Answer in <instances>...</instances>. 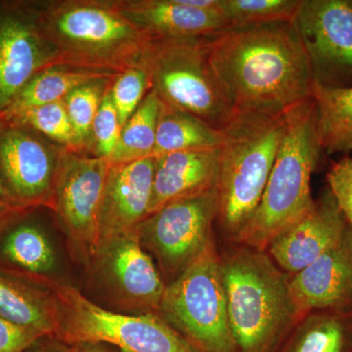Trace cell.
Returning <instances> with one entry per match:
<instances>
[{"label":"cell","mask_w":352,"mask_h":352,"mask_svg":"<svg viewBox=\"0 0 352 352\" xmlns=\"http://www.w3.org/2000/svg\"><path fill=\"white\" fill-rule=\"evenodd\" d=\"M204 46L237 115H281L314 94V69L294 21L228 28Z\"/></svg>","instance_id":"1"},{"label":"cell","mask_w":352,"mask_h":352,"mask_svg":"<svg viewBox=\"0 0 352 352\" xmlns=\"http://www.w3.org/2000/svg\"><path fill=\"white\" fill-rule=\"evenodd\" d=\"M36 6L59 65L111 74L144 66L151 38L127 19L117 0H43Z\"/></svg>","instance_id":"2"},{"label":"cell","mask_w":352,"mask_h":352,"mask_svg":"<svg viewBox=\"0 0 352 352\" xmlns=\"http://www.w3.org/2000/svg\"><path fill=\"white\" fill-rule=\"evenodd\" d=\"M285 131L263 198L235 240L265 252L276 236L312 206L311 176L322 153L314 97L285 113Z\"/></svg>","instance_id":"3"},{"label":"cell","mask_w":352,"mask_h":352,"mask_svg":"<svg viewBox=\"0 0 352 352\" xmlns=\"http://www.w3.org/2000/svg\"><path fill=\"white\" fill-rule=\"evenodd\" d=\"M229 324L239 352H276L300 319L289 279L264 252L243 247L222 258Z\"/></svg>","instance_id":"4"},{"label":"cell","mask_w":352,"mask_h":352,"mask_svg":"<svg viewBox=\"0 0 352 352\" xmlns=\"http://www.w3.org/2000/svg\"><path fill=\"white\" fill-rule=\"evenodd\" d=\"M19 275L48 292L56 309L54 338L67 346L102 342L120 352H198L160 315L111 311L46 275Z\"/></svg>","instance_id":"5"},{"label":"cell","mask_w":352,"mask_h":352,"mask_svg":"<svg viewBox=\"0 0 352 352\" xmlns=\"http://www.w3.org/2000/svg\"><path fill=\"white\" fill-rule=\"evenodd\" d=\"M285 113L237 115L224 129L217 186V220L234 238L251 219L263 198L283 138Z\"/></svg>","instance_id":"6"},{"label":"cell","mask_w":352,"mask_h":352,"mask_svg":"<svg viewBox=\"0 0 352 352\" xmlns=\"http://www.w3.org/2000/svg\"><path fill=\"white\" fill-rule=\"evenodd\" d=\"M157 315L198 352H239L229 324L222 258L214 240L166 285Z\"/></svg>","instance_id":"7"},{"label":"cell","mask_w":352,"mask_h":352,"mask_svg":"<svg viewBox=\"0 0 352 352\" xmlns=\"http://www.w3.org/2000/svg\"><path fill=\"white\" fill-rule=\"evenodd\" d=\"M206 39L151 41L144 66L163 103L224 131L237 113L208 63Z\"/></svg>","instance_id":"8"},{"label":"cell","mask_w":352,"mask_h":352,"mask_svg":"<svg viewBox=\"0 0 352 352\" xmlns=\"http://www.w3.org/2000/svg\"><path fill=\"white\" fill-rule=\"evenodd\" d=\"M217 215L219 195L214 189L168 204L148 215L136 231L146 251L175 280L212 242Z\"/></svg>","instance_id":"9"},{"label":"cell","mask_w":352,"mask_h":352,"mask_svg":"<svg viewBox=\"0 0 352 352\" xmlns=\"http://www.w3.org/2000/svg\"><path fill=\"white\" fill-rule=\"evenodd\" d=\"M111 163L62 148L58 157L52 210L85 259L99 245V210Z\"/></svg>","instance_id":"10"},{"label":"cell","mask_w":352,"mask_h":352,"mask_svg":"<svg viewBox=\"0 0 352 352\" xmlns=\"http://www.w3.org/2000/svg\"><path fill=\"white\" fill-rule=\"evenodd\" d=\"M59 57L44 36L36 1L0 0V113L39 72Z\"/></svg>","instance_id":"11"},{"label":"cell","mask_w":352,"mask_h":352,"mask_svg":"<svg viewBox=\"0 0 352 352\" xmlns=\"http://www.w3.org/2000/svg\"><path fill=\"white\" fill-rule=\"evenodd\" d=\"M315 82L340 87L352 80L351 0H300L295 20Z\"/></svg>","instance_id":"12"},{"label":"cell","mask_w":352,"mask_h":352,"mask_svg":"<svg viewBox=\"0 0 352 352\" xmlns=\"http://www.w3.org/2000/svg\"><path fill=\"white\" fill-rule=\"evenodd\" d=\"M62 148L27 127L0 124V178L24 210H52L58 157Z\"/></svg>","instance_id":"13"},{"label":"cell","mask_w":352,"mask_h":352,"mask_svg":"<svg viewBox=\"0 0 352 352\" xmlns=\"http://www.w3.org/2000/svg\"><path fill=\"white\" fill-rule=\"evenodd\" d=\"M94 261L122 303L140 314H157L166 285L136 229L101 243Z\"/></svg>","instance_id":"14"},{"label":"cell","mask_w":352,"mask_h":352,"mask_svg":"<svg viewBox=\"0 0 352 352\" xmlns=\"http://www.w3.org/2000/svg\"><path fill=\"white\" fill-rule=\"evenodd\" d=\"M156 164L155 156L111 164L99 210V245L132 232L149 215Z\"/></svg>","instance_id":"15"},{"label":"cell","mask_w":352,"mask_h":352,"mask_svg":"<svg viewBox=\"0 0 352 352\" xmlns=\"http://www.w3.org/2000/svg\"><path fill=\"white\" fill-rule=\"evenodd\" d=\"M349 226L328 188L307 214L272 240L267 250L280 267L296 274L337 244Z\"/></svg>","instance_id":"16"},{"label":"cell","mask_w":352,"mask_h":352,"mask_svg":"<svg viewBox=\"0 0 352 352\" xmlns=\"http://www.w3.org/2000/svg\"><path fill=\"white\" fill-rule=\"evenodd\" d=\"M300 318L315 310H340L352 302V229L305 270L289 279Z\"/></svg>","instance_id":"17"},{"label":"cell","mask_w":352,"mask_h":352,"mask_svg":"<svg viewBox=\"0 0 352 352\" xmlns=\"http://www.w3.org/2000/svg\"><path fill=\"white\" fill-rule=\"evenodd\" d=\"M122 14L151 41H201L228 29L221 13L187 0H117Z\"/></svg>","instance_id":"18"},{"label":"cell","mask_w":352,"mask_h":352,"mask_svg":"<svg viewBox=\"0 0 352 352\" xmlns=\"http://www.w3.org/2000/svg\"><path fill=\"white\" fill-rule=\"evenodd\" d=\"M220 147L157 157L149 214L173 201L217 189Z\"/></svg>","instance_id":"19"},{"label":"cell","mask_w":352,"mask_h":352,"mask_svg":"<svg viewBox=\"0 0 352 352\" xmlns=\"http://www.w3.org/2000/svg\"><path fill=\"white\" fill-rule=\"evenodd\" d=\"M117 75L64 65L50 67L36 74L12 104L0 113V124L10 122L32 109L63 100L72 90L85 83L113 80Z\"/></svg>","instance_id":"20"},{"label":"cell","mask_w":352,"mask_h":352,"mask_svg":"<svg viewBox=\"0 0 352 352\" xmlns=\"http://www.w3.org/2000/svg\"><path fill=\"white\" fill-rule=\"evenodd\" d=\"M0 273V317L41 331L47 338L57 332L56 309L47 291L17 275Z\"/></svg>","instance_id":"21"},{"label":"cell","mask_w":352,"mask_h":352,"mask_svg":"<svg viewBox=\"0 0 352 352\" xmlns=\"http://www.w3.org/2000/svg\"><path fill=\"white\" fill-rule=\"evenodd\" d=\"M314 97L317 111V131L322 152L352 151V85L324 87L315 82Z\"/></svg>","instance_id":"22"},{"label":"cell","mask_w":352,"mask_h":352,"mask_svg":"<svg viewBox=\"0 0 352 352\" xmlns=\"http://www.w3.org/2000/svg\"><path fill=\"white\" fill-rule=\"evenodd\" d=\"M226 132L195 116L163 103L157 124L154 156L189 150L210 149L223 144Z\"/></svg>","instance_id":"23"},{"label":"cell","mask_w":352,"mask_h":352,"mask_svg":"<svg viewBox=\"0 0 352 352\" xmlns=\"http://www.w3.org/2000/svg\"><path fill=\"white\" fill-rule=\"evenodd\" d=\"M163 102L150 90L133 115L122 126L111 164H126L154 156L157 124Z\"/></svg>","instance_id":"24"},{"label":"cell","mask_w":352,"mask_h":352,"mask_svg":"<svg viewBox=\"0 0 352 352\" xmlns=\"http://www.w3.org/2000/svg\"><path fill=\"white\" fill-rule=\"evenodd\" d=\"M288 352H352V332L339 312L309 314L300 320Z\"/></svg>","instance_id":"25"},{"label":"cell","mask_w":352,"mask_h":352,"mask_svg":"<svg viewBox=\"0 0 352 352\" xmlns=\"http://www.w3.org/2000/svg\"><path fill=\"white\" fill-rule=\"evenodd\" d=\"M2 252L24 272L45 275L54 267L52 245L43 231L32 224L15 227L6 236Z\"/></svg>","instance_id":"26"},{"label":"cell","mask_w":352,"mask_h":352,"mask_svg":"<svg viewBox=\"0 0 352 352\" xmlns=\"http://www.w3.org/2000/svg\"><path fill=\"white\" fill-rule=\"evenodd\" d=\"M112 82L99 80L85 83L72 90L63 99L75 136L74 152L92 155V126L104 94Z\"/></svg>","instance_id":"27"},{"label":"cell","mask_w":352,"mask_h":352,"mask_svg":"<svg viewBox=\"0 0 352 352\" xmlns=\"http://www.w3.org/2000/svg\"><path fill=\"white\" fill-rule=\"evenodd\" d=\"M300 0H220L229 28L293 22Z\"/></svg>","instance_id":"28"},{"label":"cell","mask_w":352,"mask_h":352,"mask_svg":"<svg viewBox=\"0 0 352 352\" xmlns=\"http://www.w3.org/2000/svg\"><path fill=\"white\" fill-rule=\"evenodd\" d=\"M4 124L27 127L60 147L75 151V136L63 100L32 109Z\"/></svg>","instance_id":"29"},{"label":"cell","mask_w":352,"mask_h":352,"mask_svg":"<svg viewBox=\"0 0 352 352\" xmlns=\"http://www.w3.org/2000/svg\"><path fill=\"white\" fill-rule=\"evenodd\" d=\"M151 89V78L145 66L126 69L113 78L110 87L111 98L122 126L126 124Z\"/></svg>","instance_id":"30"},{"label":"cell","mask_w":352,"mask_h":352,"mask_svg":"<svg viewBox=\"0 0 352 352\" xmlns=\"http://www.w3.org/2000/svg\"><path fill=\"white\" fill-rule=\"evenodd\" d=\"M110 87L111 85L104 94L92 126V155L109 161L117 148L122 129L119 115L111 98Z\"/></svg>","instance_id":"31"},{"label":"cell","mask_w":352,"mask_h":352,"mask_svg":"<svg viewBox=\"0 0 352 352\" xmlns=\"http://www.w3.org/2000/svg\"><path fill=\"white\" fill-rule=\"evenodd\" d=\"M329 190L352 229V157L333 163L327 173Z\"/></svg>","instance_id":"32"},{"label":"cell","mask_w":352,"mask_h":352,"mask_svg":"<svg viewBox=\"0 0 352 352\" xmlns=\"http://www.w3.org/2000/svg\"><path fill=\"white\" fill-rule=\"evenodd\" d=\"M46 337L41 331L0 317V352H25Z\"/></svg>","instance_id":"33"},{"label":"cell","mask_w":352,"mask_h":352,"mask_svg":"<svg viewBox=\"0 0 352 352\" xmlns=\"http://www.w3.org/2000/svg\"><path fill=\"white\" fill-rule=\"evenodd\" d=\"M29 352H69V346L55 338H44L34 344Z\"/></svg>","instance_id":"34"},{"label":"cell","mask_w":352,"mask_h":352,"mask_svg":"<svg viewBox=\"0 0 352 352\" xmlns=\"http://www.w3.org/2000/svg\"><path fill=\"white\" fill-rule=\"evenodd\" d=\"M69 352H120L115 347L102 342H83L69 346Z\"/></svg>","instance_id":"35"},{"label":"cell","mask_w":352,"mask_h":352,"mask_svg":"<svg viewBox=\"0 0 352 352\" xmlns=\"http://www.w3.org/2000/svg\"><path fill=\"white\" fill-rule=\"evenodd\" d=\"M0 208H6V210H11V212H21V214H25L27 212V210H22L16 205L15 201L11 198L6 187H4L1 178H0Z\"/></svg>","instance_id":"36"},{"label":"cell","mask_w":352,"mask_h":352,"mask_svg":"<svg viewBox=\"0 0 352 352\" xmlns=\"http://www.w3.org/2000/svg\"><path fill=\"white\" fill-rule=\"evenodd\" d=\"M21 212H11V210H6V208H0V226L6 224L9 220L13 219L14 217L18 215H22Z\"/></svg>","instance_id":"37"},{"label":"cell","mask_w":352,"mask_h":352,"mask_svg":"<svg viewBox=\"0 0 352 352\" xmlns=\"http://www.w3.org/2000/svg\"><path fill=\"white\" fill-rule=\"evenodd\" d=\"M351 305H352V302H351Z\"/></svg>","instance_id":"38"}]
</instances>
